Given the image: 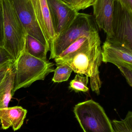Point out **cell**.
Listing matches in <instances>:
<instances>
[{
  "label": "cell",
  "instance_id": "44dd1931",
  "mask_svg": "<svg viewBox=\"0 0 132 132\" xmlns=\"http://www.w3.org/2000/svg\"><path fill=\"white\" fill-rule=\"evenodd\" d=\"M121 73L124 75L129 84L132 87V71L123 66L117 65Z\"/></svg>",
  "mask_w": 132,
  "mask_h": 132
},
{
  "label": "cell",
  "instance_id": "ac0fdd59",
  "mask_svg": "<svg viewBox=\"0 0 132 132\" xmlns=\"http://www.w3.org/2000/svg\"><path fill=\"white\" fill-rule=\"evenodd\" d=\"M97 0H71L70 6L76 11L84 10L92 6Z\"/></svg>",
  "mask_w": 132,
  "mask_h": 132
},
{
  "label": "cell",
  "instance_id": "7402d4cb",
  "mask_svg": "<svg viewBox=\"0 0 132 132\" xmlns=\"http://www.w3.org/2000/svg\"><path fill=\"white\" fill-rule=\"evenodd\" d=\"M11 60L14 61L12 56L4 47H0V65L6 61Z\"/></svg>",
  "mask_w": 132,
  "mask_h": 132
},
{
  "label": "cell",
  "instance_id": "6da1fadb",
  "mask_svg": "<svg viewBox=\"0 0 132 132\" xmlns=\"http://www.w3.org/2000/svg\"><path fill=\"white\" fill-rule=\"evenodd\" d=\"M101 39L67 56L54 59L56 65H66L77 74L84 75L90 78L92 91L100 93L102 81L99 67L102 62Z\"/></svg>",
  "mask_w": 132,
  "mask_h": 132
},
{
  "label": "cell",
  "instance_id": "8992f818",
  "mask_svg": "<svg viewBox=\"0 0 132 132\" xmlns=\"http://www.w3.org/2000/svg\"><path fill=\"white\" fill-rule=\"evenodd\" d=\"M112 31L106 41L132 52V14L119 0L115 3Z\"/></svg>",
  "mask_w": 132,
  "mask_h": 132
},
{
  "label": "cell",
  "instance_id": "4fadbf2b",
  "mask_svg": "<svg viewBox=\"0 0 132 132\" xmlns=\"http://www.w3.org/2000/svg\"><path fill=\"white\" fill-rule=\"evenodd\" d=\"M14 76V65L5 80L0 84V108L8 107L9 104L14 95L13 90Z\"/></svg>",
  "mask_w": 132,
  "mask_h": 132
},
{
  "label": "cell",
  "instance_id": "2e32d148",
  "mask_svg": "<svg viewBox=\"0 0 132 132\" xmlns=\"http://www.w3.org/2000/svg\"><path fill=\"white\" fill-rule=\"evenodd\" d=\"M88 82V77L77 74L74 79L70 82L69 88L76 92H88L89 91L87 87Z\"/></svg>",
  "mask_w": 132,
  "mask_h": 132
},
{
  "label": "cell",
  "instance_id": "603a6c76",
  "mask_svg": "<svg viewBox=\"0 0 132 132\" xmlns=\"http://www.w3.org/2000/svg\"><path fill=\"white\" fill-rule=\"evenodd\" d=\"M119 1L132 14V0H119Z\"/></svg>",
  "mask_w": 132,
  "mask_h": 132
},
{
  "label": "cell",
  "instance_id": "d6986e66",
  "mask_svg": "<svg viewBox=\"0 0 132 132\" xmlns=\"http://www.w3.org/2000/svg\"><path fill=\"white\" fill-rule=\"evenodd\" d=\"M14 64L13 60L6 61L0 65V84L5 80L9 71L12 68Z\"/></svg>",
  "mask_w": 132,
  "mask_h": 132
},
{
  "label": "cell",
  "instance_id": "52a82bcc",
  "mask_svg": "<svg viewBox=\"0 0 132 132\" xmlns=\"http://www.w3.org/2000/svg\"><path fill=\"white\" fill-rule=\"evenodd\" d=\"M18 16L27 34L47 46H50L36 17L31 0H11Z\"/></svg>",
  "mask_w": 132,
  "mask_h": 132
},
{
  "label": "cell",
  "instance_id": "ffe728a7",
  "mask_svg": "<svg viewBox=\"0 0 132 132\" xmlns=\"http://www.w3.org/2000/svg\"><path fill=\"white\" fill-rule=\"evenodd\" d=\"M4 45V21L3 7L2 0H0V47Z\"/></svg>",
  "mask_w": 132,
  "mask_h": 132
},
{
  "label": "cell",
  "instance_id": "5bb4252c",
  "mask_svg": "<svg viewBox=\"0 0 132 132\" xmlns=\"http://www.w3.org/2000/svg\"><path fill=\"white\" fill-rule=\"evenodd\" d=\"M25 50L31 55L44 61H47L46 55L50 51L47 46L28 34Z\"/></svg>",
  "mask_w": 132,
  "mask_h": 132
},
{
  "label": "cell",
  "instance_id": "e0dca14e",
  "mask_svg": "<svg viewBox=\"0 0 132 132\" xmlns=\"http://www.w3.org/2000/svg\"><path fill=\"white\" fill-rule=\"evenodd\" d=\"M73 71L72 68L67 65H58L54 70L52 81L55 83H60L67 81Z\"/></svg>",
  "mask_w": 132,
  "mask_h": 132
},
{
  "label": "cell",
  "instance_id": "cb8c5ba5",
  "mask_svg": "<svg viewBox=\"0 0 132 132\" xmlns=\"http://www.w3.org/2000/svg\"><path fill=\"white\" fill-rule=\"evenodd\" d=\"M61 1L63 2H65L66 4L69 5H70L71 0H61Z\"/></svg>",
  "mask_w": 132,
  "mask_h": 132
},
{
  "label": "cell",
  "instance_id": "277c9868",
  "mask_svg": "<svg viewBox=\"0 0 132 132\" xmlns=\"http://www.w3.org/2000/svg\"><path fill=\"white\" fill-rule=\"evenodd\" d=\"M74 112L84 132H114L103 108L93 100L78 103Z\"/></svg>",
  "mask_w": 132,
  "mask_h": 132
},
{
  "label": "cell",
  "instance_id": "5b68a950",
  "mask_svg": "<svg viewBox=\"0 0 132 132\" xmlns=\"http://www.w3.org/2000/svg\"><path fill=\"white\" fill-rule=\"evenodd\" d=\"M96 24L92 16L79 12L69 28L56 38L50 48V59L57 57L80 37L98 32Z\"/></svg>",
  "mask_w": 132,
  "mask_h": 132
},
{
  "label": "cell",
  "instance_id": "8fae6325",
  "mask_svg": "<svg viewBox=\"0 0 132 132\" xmlns=\"http://www.w3.org/2000/svg\"><path fill=\"white\" fill-rule=\"evenodd\" d=\"M102 62L120 65L132 71V52L105 40L102 48Z\"/></svg>",
  "mask_w": 132,
  "mask_h": 132
},
{
  "label": "cell",
  "instance_id": "7a4b0ae2",
  "mask_svg": "<svg viewBox=\"0 0 132 132\" xmlns=\"http://www.w3.org/2000/svg\"><path fill=\"white\" fill-rule=\"evenodd\" d=\"M2 2L4 21L3 47L15 62L25 51L27 33L11 0H2Z\"/></svg>",
  "mask_w": 132,
  "mask_h": 132
},
{
  "label": "cell",
  "instance_id": "7c38bea8",
  "mask_svg": "<svg viewBox=\"0 0 132 132\" xmlns=\"http://www.w3.org/2000/svg\"><path fill=\"white\" fill-rule=\"evenodd\" d=\"M27 111L21 106L0 108V124L2 129L12 127L14 131L19 129L23 125Z\"/></svg>",
  "mask_w": 132,
  "mask_h": 132
},
{
  "label": "cell",
  "instance_id": "3957f363",
  "mask_svg": "<svg viewBox=\"0 0 132 132\" xmlns=\"http://www.w3.org/2000/svg\"><path fill=\"white\" fill-rule=\"evenodd\" d=\"M53 63L44 61L29 54L26 50L14 62L15 76L13 91L29 87L36 81L45 80L55 70Z\"/></svg>",
  "mask_w": 132,
  "mask_h": 132
},
{
  "label": "cell",
  "instance_id": "30bf717a",
  "mask_svg": "<svg viewBox=\"0 0 132 132\" xmlns=\"http://www.w3.org/2000/svg\"><path fill=\"white\" fill-rule=\"evenodd\" d=\"M116 0H97L93 5V14L96 24L111 37L113 34L112 23Z\"/></svg>",
  "mask_w": 132,
  "mask_h": 132
},
{
  "label": "cell",
  "instance_id": "ba28073f",
  "mask_svg": "<svg viewBox=\"0 0 132 132\" xmlns=\"http://www.w3.org/2000/svg\"><path fill=\"white\" fill-rule=\"evenodd\" d=\"M46 1L57 36L71 25L79 12L61 0Z\"/></svg>",
  "mask_w": 132,
  "mask_h": 132
},
{
  "label": "cell",
  "instance_id": "9a60e30c",
  "mask_svg": "<svg viewBox=\"0 0 132 132\" xmlns=\"http://www.w3.org/2000/svg\"><path fill=\"white\" fill-rule=\"evenodd\" d=\"M114 132H132V111H129L124 119L112 121Z\"/></svg>",
  "mask_w": 132,
  "mask_h": 132
},
{
  "label": "cell",
  "instance_id": "9c48e42d",
  "mask_svg": "<svg viewBox=\"0 0 132 132\" xmlns=\"http://www.w3.org/2000/svg\"><path fill=\"white\" fill-rule=\"evenodd\" d=\"M38 23L47 39L50 50L57 35L46 0H31Z\"/></svg>",
  "mask_w": 132,
  "mask_h": 132
}]
</instances>
